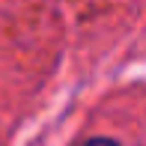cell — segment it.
<instances>
[{
	"label": "cell",
	"mask_w": 146,
	"mask_h": 146,
	"mask_svg": "<svg viewBox=\"0 0 146 146\" xmlns=\"http://www.w3.org/2000/svg\"><path fill=\"white\" fill-rule=\"evenodd\" d=\"M84 146H119V143L110 140V137H92V140H87Z\"/></svg>",
	"instance_id": "cell-1"
}]
</instances>
